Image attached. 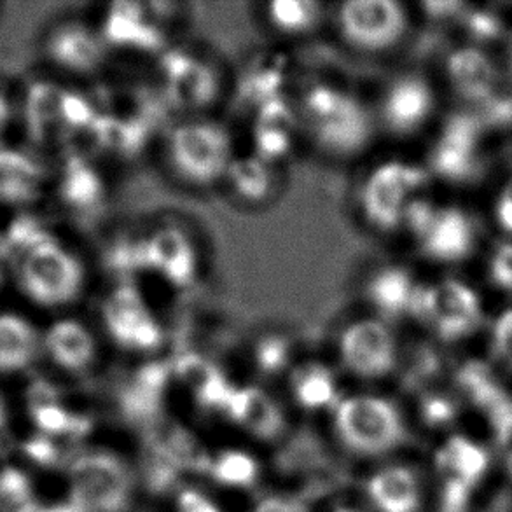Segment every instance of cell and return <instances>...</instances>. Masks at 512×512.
Masks as SVG:
<instances>
[{"mask_svg":"<svg viewBox=\"0 0 512 512\" xmlns=\"http://www.w3.org/2000/svg\"><path fill=\"white\" fill-rule=\"evenodd\" d=\"M418 287L408 271L399 266H387L376 271L366 285V298L381 320L399 319L411 313Z\"/></svg>","mask_w":512,"mask_h":512,"instance_id":"cell-25","label":"cell"},{"mask_svg":"<svg viewBox=\"0 0 512 512\" xmlns=\"http://www.w3.org/2000/svg\"><path fill=\"white\" fill-rule=\"evenodd\" d=\"M42 355L63 373H86L97 360V338L81 320L58 319L42 331Z\"/></svg>","mask_w":512,"mask_h":512,"instance_id":"cell-18","label":"cell"},{"mask_svg":"<svg viewBox=\"0 0 512 512\" xmlns=\"http://www.w3.org/2000/svg\"><path fill=\"white\" fill-rule=\"evenodd\" d=\"M299 132L301 121L296 105L287 97L273 98L254 111L252 154L275 165L291 153Z\"/></svg>","mask_w":512,"mask_h":512,"instance_id":"cell-16","label":"cell"},{"mask_svg":"<svg viewBox=\"0 0 512 512\" xmlns=\"http://www.w3.org/2000/svg\"><path fill=\"white\" fill-rule=\"evenodd\" d=\"M448 76L455 90L472 102L493 105L499 84L492 60L479 49H458L448 60Z\"/></svg>","mask_w":512,"mask_h":512,"instance_id":"cell-24","label":"cell"},{"mask_svg":"<svg viewBox=\"0 0 512 512\" xmlns=\"http://www.w3.org/2000/svg\"><path fill=\"white\" fill-rule=\"evenodd\" d=\"M402 226L420 240L423 252L437 261H460L472 250L471 221L457 208H436L427 201L415 200Z\"/></svg>","mask_w":512,"mask_h":512,"instance_id":"cell-10","label":"cell"},{"mask_svg":"<svg viewBox=\"0 0 512 512\" xmlns=\"http://www.w3.org/2000/svg\"><path fill=\"white\" fill-rule=\"evenodd\" d=\"M32 506V486L23 472L7 467L0 472V509L20 512Z\"/></svg>","mask_w":512,"mask_h":512,"instance_id":"cell-30","label":"cell"},{"mask_svg":"<svg viewBox=\"0 0 512 512\" xmlns=\"http://www.w3.org/2000/svg\"><path fill=\"white\" fill-rule=\"evenodd\" d=\"M289 355H291V346L282 336H268L257 343V366L266 373L282 369L287 364Z\"/></svg>","mask_w":512,"mask_h":512,"instance_id":"cell-31","label":"cell"},{"mask_svg":"<svg viewBox=\"0 0 512 512\" xmlns=\"http://www.w3.org/2000/svg\"><path fill=\"white\" fill-rule=\"evenodd\" d=\"M338 383L333 371L324 364L299 367L292 378V394L305 408H324L336 399Z\"/></svg>","mask_w":512,"mask_h":512,"instance_id":"cell-28","label":"cell"},{"mask_svg":"<svg viewBox=\"0 0 512 512\" xmlns=\"http://www.w3.org/2000/svg\"><path fill=\"white\" fill-rule=\"evenodd\" d=\"M6 450V434H0V455Z\"/></svg>","mask_w":512,"mask_h":512,"instance_id":"cell-37","label":"cell"},{"mask_svg":"<svg viewBox=\"0 0 512 512\" xmlns=\"http://www.w3.org/2000/svg\"><path fill=\"white\" fill-rule=\"evenodd\" d=\"M301 132L320 153L350 160L366 151L374 135L373 114L352 91L329 83L312 84L299 98Z\"/></svg>","mask_w":512,"mask_h":512,"instance_id":"cell-1","label":"cell"},{"mask_svg":"<svg viewBox=\"0 0 512 512\" xmlns=\"http://www.w3.org/2000/svg\"><path fill=\"white\" fill-rule=\"evenodd\" d=\"M490 273L495 284L506 291H512V243H504L495 250Z\"/></svg>","mask_w":512,"mask_h":512,"instance_id":"cell-32","label":"cell"},{"mask_svg":"<svg viewBox=\"0 0 512 512\" xmlns=\"http://www.w3.org/2000/svg\"><path fill=\"white\" fill-rule=\"evenodd\" d=\"M107 48L130 49L147 55H163L167 51V37L156 23V14L135 2H116L105 13L102 28L98 30Z\"/></svg>","mask_w":512,"mask_h":512,"instance_id":"cell-14","label":"cell"},{"mask_svg":"<svg viewBox=\"0 0 512 512\" xmlns=\"http://www.w3.org/2000/svg\"><path fill=\"white\" fill-rule=\"evenodd\" d=\"M284 63L275 58H266L264 62H256L243 79V102L252 105L254 111L273 98L285 97Z\"/></svg>","mask_w":512,"mask_h":512,"instance_id":"cell-29","label":"cell"},{"mask_svg":"<svg viewBox=\"0 0 512 512\" xmlns=\"http://www.w3.org/2000/svg\"><path fill=\"white\" fill-rule=\"evenodd\" d=\"M4 282H6V277H4V270H2V266H0V291H2V287H4Z\"/></svg>","mask_w":512,"mask_h":512,"instance_id":"cell-38","label":"cell"},{"mask_svg":"<svg viewBox=\"0 0 512 512\" xmlns=\"http://www.w3.org/2000/svg\"><path fill=\"white\" fill-rule=\"evenodd\" d=\"M324 7L313 0H277L266 6V18L273 30L289 37L310 34L319 27Z\"/></svg>","mask_w":512,"mask_h":512,"instance_id":"cell-27","label":"cell"},{"mask_svg":"<svg viewBox=\"0 0 512 512\" xmlns=\"http://www.w3.org/2000/svg\"><path fill=\"white\" fill-rule=\"evenodd\" d=\"M44 51L56 69L74 76H90L104 65L107 44L98 30L81 21H67L53 28Z\"/></svg>","mask_w":512,"mask_h":512,"instance_id":"cell-13","label":"cell"},{"mask_svg":"<svg viewBox=\"0 0 512 512\" xmlns=\"http://www.w3.org/2000/svg\"><path fill=\"white\" fill-rule=\"evenodd\" d=\"M140 270L175 289H189L198 278V252L179 226H161L139 238Z\"/></svg>","mask_w":512,"mask_h":512,"instance_id":"cell-12","label":"cell"},{"mask_svg":"<svg viewBox=\"0 0 512 512\" xmlns=\"http://www.w3.org/2000/svg\"><path fill=\"white\" fill-rule=\"evenodd\" d=\"M58 196L70 212L91 214L104 205L107 187L90 156L70 151L58 175Z\"/></svg>","mask_w":512,"mask_h":512,"instance_id":"cell-20","label":"cell"},{"mask_svg":"<svg viewBox=\"0 0 512 512\" xmlns=\"http://www.w3.org/2000/svg\"><path fill=\"white\" fill-rule=\"evenodd\" d=\"M511 67H512V51H511Z\"/></svg>","mask_w":512,"mask_h":512,"instance_id":"cell-39","label":"cell"},{"mask_svg":"<svg viewBox=\"0 0 512 512\" xmlns=\"http://www.w3.org/2000/svg\"><path fill=\"white\" fill-rule=\"evenodd\" d=\"M500 200L506 201V203H509L512 207V179L509 184H507L506 191L502 193V196H500Z\"/></svg>","mask_w":512,"mask_h":512,"instance_id":"cell-36","label":"cell"},{"mask_svg":"<svg viewBox=\"0 0 512 512\" xmlns=\"http://www.w3.org/2000/svg\"><path fill=\"white\" fill-rule=\"evenodd\" d=\"M411 315L446 341L464 338L481 320V303L469 285L444 280L429 287H418Z\"/></svg>","mask_w":512,"mask_h":512,"instance_id":"cell-8","label":"cell"},{"mask_svg":"<svg viewBox=\"0 0 512 512\" xmlns=\"http://www.w3.org/2000/svg\"><path fill=\"white\" fill-rule=\"evenodd\" d=\"M478 140V119L471 116L451 118L430 156L434 172L453 182L469 179L476 172Z\"/></svg>","mask_w":512,"mask_h":512,"instance_id":"cell-17","label":"cell"},{"mask_svg":"<svg viewBox=\"0 0 512 512\" xmlns=\"http://www.w3.org/2000/svg\"><path fill=\"white\" fill-rule=\"evenodd\" d=\"M16 280L28 301L55 310L83 294L86 270L69 247L48 235L16 254Z\"/></svg>","mask_w":512,"mask_h":512,"instance_id":"cell-2","label":"cell"},{"mask_svg":"<svg viewBox=\"0 0 512 512\" xmlns=\"http://www.w3.org/2000/svg\"><path fill=\"white\" fill-rule=\"evenodd\" d=\"M167 158L172 172L189 186L224 182L235 160L233 140L224 126L208 119H187L170 130Z\"/></svg>","mask_w":512,"mask_h":512,"instance_id":"cell-3","label":"cell"},{"mask_svg":"<svg viewBox=\"0 0 512 512\" xmlns=\"http://www.w3.org/2000/svg\"><path fill=\"white\" fill-rule=\"evenodd\" d=\"M374 512H423L427 506V485L422 472L413 465H383L367 483Z\"/></svg>","mask_w":512,"mask_h":512,"instance_id":"cell-15","label":"cell"},{"mask_svg":"<svg viewBox=\"0 0 512 512\" xmlns=\"http://www.w3.org/2000/svg\"><path fill=\"white\" fill-rule=\"evenodd\" d=\"M46 175L39 160L16 147L0 146V203L27 207L41 198Z\"/></svg>","mask_w":512,"mask_h":512,"instance_id":"cell-21","label":"cell"},{"mask_svg":"<svg viewBox=\"0 0 512 512\" xmlns=\"http://www.w3.org/2000/svg\"><path fill=\"white\" fill-rule=\"evenodd\" d=\"M102 322L119 348L132 353H154L165 343V329L139 287L123 280L102 305Z\"/></svg>","mask_w":512,"mask_h":512,"instance_id":"cell-6","label":"cell"},{"mask_svg":"<svg viewBox=\"0 0 512 512\" xmlns=\"http://www.w3.org/2000/svg\"><path fill=\"white\" fill-rule=\"evenodd\" d=\"M11 121H13V102L6 91L0 88V139L4 137Z\"/></svg>","mask_w":512,"mask_h":512,"instance_id":"cell-34","label":"cell"},{"mask_svg":"<svg viewBox=\"0 0 512 512\" xmlns=\"http://www.w3.org/2000/svg\"><path fill=\"white\" fill-rule=\"evenodd\" d=\"M41 355V329L21 313L0 312V376L25 373Z\"/></svg>","mask_w":512,"mask_h":512,"instance_id":"cell-22","label":"cell"},{"mask_svg":"<svg viewBox=\"0 0 512 512\" xmlns=\"http://www.w3.org/2000/svg\"><path fill=\"white\" fill-rule=\"evenodd\" d=\"M493 341L497 352L512 364V310L500 315L493 329Z\"/></svg>","mask_w":512,"mask_h":512,"instance_id":"cell-33","label":"cell"},{"mask_svg":"<svg viewBox=\"0 0 512 512\" xmlns=\"http://www.w3.org/2000/svg\"><path fill=\"white\" fill-rule=\"evenodd\" d=\"M336 20L346 44L362 53L388 51L408 30V14L394 0H348Z\"/></svg>","mask_w":512,"mask_h":512,"instance_id":"cell-7","label":"cell"},{"mask_svg":"<svg viewBox=\"0 0 512 512\" xmlns=\"http://www.w3.org/2000/svg\"><path fill=\"white\" fill-rule=\"evenodd\" d=\"M9 408H7V402L2 395H0V434H7L9 429Z\"/></svg>","mask_w":512,"mask_h":512,"instance_id":"cell-35","label":"cell"},{"mask_svg":"<svg viewBox=\"0 0 512 512\" xmlns=\"http://www.w3.org/2000/svg\"><path fill=\"white\" fill-rule=\"evenodd\" d=\"M427 182V173L402 161H387L374 168L360 187V212L367 224L390 233L401 228L415 194Z\"/></svg>","mask_w":512,"mask_h":512,"instance_id":"cell-5","label":"cell"},{"mask_svg":"<svg viewBox=\"0 0 512 512\" xmlns=\"http://www.w3.org/2000/svg\"><path fill=\"white\" fill-rule=\"evenodd\" d=\"M434 97L420 77H402L388 86L381 100V121L388 132L409 135L429 119Z\"/></svg>","mask_w":512,"mask_h":512,"instance_id":"cell-19","label":"cell"},{"mask_svg":"<svg viewBox=\"0 0 512 512\" xmlns=\"http://www.w3.org/2000/svg\"><path fill=\"white\" fill-rule=\"evenodd\" d=\"M346 371L362 380H380L397 364V345L390 327L381 319H360L343 329L338 345Z\"/></svg>","mask_w":512,"mask_h":512,"instance_id":"cell-11","label":"cell"},{"mask_svg":"<svg viewBox=\"0 0 512 512\" xmlns=\"http://www.w3.org/2000/svg\"><path fill=\"white\" fill-rule=\"evenodd\" d=\"M65 88L49 81L34 83L27 91L23 118L30 139L48 146L63 140L62 105Z\"/></svg>","mask_w":512,"mask_h":512,"instance_id":"cell-23","label":"cell"},{"mask_svg":"<svg viewBox=\"0 0 512 512\" xmlns=\"http://www.w3.org/2000/svg\"><path fill=\"white\" fill-rule=\"evenodd\" d=\"M224 182L238 200L249 205L270 200L277 187L275 168L268 161L257 158L256 154L235 158Z\"/></svg>","mask_w":512,"mask_h":512,"instance_id":"cell-26","label":"cell"},{"mask_svg":"<svg viewBox=\"0 0 512 512\" xmlns=\"http://www.w3.org/2000/svg\"><path fill=\"white\" fill-rule=\"evenodd\" d=\"M336 430L350 450L369 455H390L408 437L401 411L378 395H353L338 402Z\"/></svg>","mask_w":512,"mask_h":512,"instance_id":"cell-4","label":"cell"},{"mask_svg":"<svg viewBox=\"0 0 512 512\" xmlns=\"http://www.w3.org/2000/svg\"><path fill=\"white\" fill-rule=\"evenodd\" d=\"M161 93L180 112H203L221 95V79L214 67L184 49H167L158 63Z\"/></svg>","mask_w":512,"mask_h":512,"instance_id":"cell-9","label":"cell"}]
</instances>
